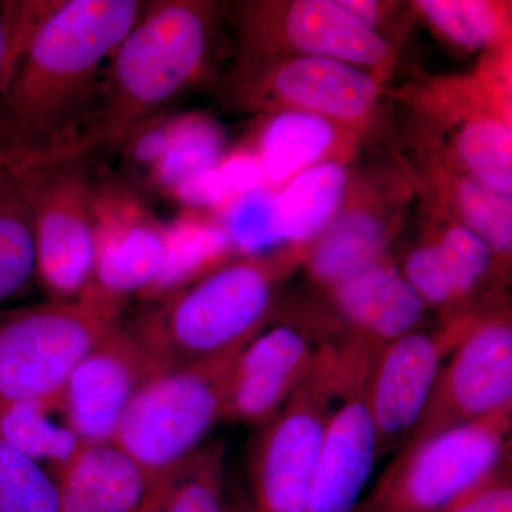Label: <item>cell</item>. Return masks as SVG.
I'll list each match as a JSON object with an SVG mask.
<instances>
[{
    "mask_svg": "<svg viewBox=\"0 0 512 512\" xmlns=\"http://www.w3.org/2000/svg\"><path fill=\"white\" fill-rule=\"evenodd\" d=\"M352 130L305 111H278L268 121L256 154L266 183L282 185L313 165L345 163L356 146Z\"/></svg>",
    "mask_w": 512,
    "mask_h": 512,
    "instance_id": "ffe728a7",
    "label": "cell"
},
{
    "mask_svg": "<svg viewBox=\"0 0 512 512\" xmlns=\"http://www.w3.org/2000/svg\"><path fill=\"white\" fill-rule=\"evenodd\" d=\"M345 165L339 161L313 165L274 194L276 228L284 247L312 244L335 220L348 195Z\"/></svg>",
    "mask_w": 512,
    "mask_h": 512,
    "instance_id": "44dd1931",
    "label": "cell"
},
{
    "mask_svg": "<svg viewBox=\"0 0 512 512\" xmlns=\"http://www.w3.org/2000/svg\"><path fill=\"white\" fill-rule=\"evenodd\" d=\"M9 62L8 2H0V89L5 80Z\"/></svg>",
    "mask_w": 512,
    "mask_h": 512,
    "instance_id": "836d02e7",
    "label": "cell"
},
{
    "mask_svg": "<svg viewBox=\"0 0 512 512\" xmlns=\"http://www.w3.org/2000/svg\"><path fill=\"white\" fill-rule=\"evenodd\" d=\"M436 512H512L511 453L491 473Z\"/></svg>",
    "mask_w": 512,
    "mask_h": 512,
    "instance_id": "1f68e13d",
    "label": "cell"
},
{
    "mask_svg": "<svg viewBox=\"0 0 512 512\" xmlns=\"http://www.w3.org/2000/svg\"><path fill=\"white\" fill-rule=\"evenodd\" d=\"M238 60L235 69L285 56L338 60L382 79L396 50L375 29L336 0L242 3L237 13Z\"/></svg>",
    "mask_w": 512,
    "mask_h": 512,
    "instance_id": "ba28073f",
    "label": "cell"
},
{
    "mask_svg": "<svg viewBox=\"0 0 512 512\" xmlns=\"http://www.w3.org/2000/svg\"><path fill=\"white\" fill-rule=\"evenodd\" d=\"M36 276L29 167L0 165V306Z\"/></svg>",
    "mask_w": 512,
    "mask_h": 512,
    "instance_id": "cb8c5ba5",
    "label": "cell"
},
{
    "mask_svg": "<svg viewBox=\"0 0 512 512\" xmlns=\"http://www.w3.org/2000/svg\"><path fill=\"white\" fill-rule=\"evenodd\" d=\"M225 447L205 444L146 495L151 512H228L224 494Z\"/></svg>",
    "mask_w": 512,
    "mask_h": 512,
    "instance_id": "4316f807",
    "label": "cell"
},
{
    "mask_svg": "<svg viewBox=\"0 0 512 512\" xmlns=\"http://www.w3.org/2000/svg\"><path fill=\"white\" fill-rule=\"evenodd\" d=\"M453 137L463 173L491 190L511 195L512 133L507 116L495 109H474L464 114Z\"/></svg>",
    "mask_w": 512,
    "mask_h": 512,
    "instance_id": "484cf974",
    "label": "cell"
},
{
    "mask_svg": "<svg viewBox=\"0 0 512 512\" xmlns=\"http://www.w3.org/2000/svg\"><path fill=\"white\" fill-rule=\"evenodd\" d=\"M59 512H138L147 484L113 443L83 446L56 478Z\"/></svg>",
    "mask_w": 512,
    "mask_h": 512,
    "instance_id": "d6986e66",
    "label": "cell"
},
{
    "mask_svg": "<svg viewBox=\"0 0 512 512\" xmlns=\"http://www.w3.org/2000/svg\"><path fill=\"white\" fill-rule=\"evenodd\" d=\"M144 0H62L10 66L0 89V165L83 154L101 70Z\"/></svg>",
    "mask_w": 512,
    "mask_h": 512,
    "instance_id": "6da1fadb",
    "label": "cell"
},
{
    "mask_svg": "<svg viewBox=\"0 0 512 512\" xmlns=\"http://www.w3.org/2000/svg\"><path fill=\"white\" fill-rule=\"evenodd\" d=\"M0 439L45 467L55 480L83 447L62 392L45 400L0 404Z\"/></svg>",
    "mask_w": 512,
    "mask_h": 512,
    "instance_id": "603a6c76",
    "label": "cell"
},
{
    "mask_svg": "<svg viewBox=\"0 0 512 512\" xmlns=\"http://www.w3.org/2000/svg\"><path fill=\"white\" fill-rule=\"evenodd\" d=\"M164 370L130 323L120 322L103 336L62 389L64 409L83 446L111 443L138 390Z\"/></svg>",
    "mask_w": 512,
    "mask_h": 512,
    "instance_id": "5bb4252c",
    "label": "cell"
},
{
    "mask_svg": "<svg viewBox=\"0 0 512 512\" xmlns=\"http://www.w3.org/2000/svg\"><path fill=\"white\" fill-rule=\"evenodd\" d=\"M512 407V322L507 303L495 298L478 312L448 356L419 420L397 448L410 450L440 431Z\"/></svg>",
    "mask_w": 512,
    "mask_h": 512,
    "instance_id": "30bf717a",
    "label": "cell"
},
{
    "mask_svg": "<svg viewBox=\"0 0 512 512\" xmlns=\"http://www.w3.org/2000/svg\"><path fill=\"white\" fill-rule=\"evenodd\" d=\"M338 387V346L325 342L301 386L261 426L249 458L254 512H308Z\"/></svg>",
    "mask_w": 512,
    "mask_h": 512,
    "instance_id": "5b68a950",
    "label": "cell"
},
{
    "mask_svg": "<svg viewBox=\"0 0 512 512\" xmlns=\"http://www.w3.org/2000/svg\"><path fill=\"white\" fill-rule=\"evenodd\" d=\"M512 407L396 453L353 512H436L511 453Z\"/></svg>",
    "mask_w": 512,
    "mask_h": 512,
    "instance_id": "52a82bcc",
    "label": "cell"
},
{
    "mask_svg": "<svg viewBox=\"0 0 512 512\" xmlns=\"http://www.w3.org/2000/svg\"><path fill=\"white\" fill-rule=\"evenodd\" d=\"M392 221L370 202L342 205L335 220L312 242L303 262L313 285L328 291L384 261Z\"/></svg>",
    "mask_w": 512,
    "mask_h": 512,
    "instance_id": "ac0fdd59",
    "label": "cell"
},
{
    "mask_svg": "<svg viewBox=\"0 0 512 512\" xmlns=\"http://www.w3.org/2000/svg\"><path fill=\"white\" fill-rule=\"evenodd\" d=\"M414 8L437 32L464 49H493L507 39V12L497 3L419 0Z\"/></svg>",
    "mask_w": 512,
    "mask_h": 512,
    "instance_id": "f1b7e54d",
    "label": "cell"
},
{
    "mask_svg": "<svg viewBox=\"0 0 512 512\" xmlns=\"http://www.w3.org/2000/svg\"><path fill=\"white\" fill-rule=\"evenodd\" d=\"M120 315L84 298L0 309V404L57 396L83 356L119 325Z\"/></svg>",
    "mask_w": 512,
    "mask_h": 512,
    "instance_id": "8992f818",
    "label": "cell"
},
{
    "mask_svg": "<svg viewBox=\"0 0 512 512\" xmlns=\"http://www.w3.org/2000/svg\"><path fill=\"white\" fill-rule=\"evenodd\" d=\"M217 6L200 0L146 2L101 70L83 154L120 151L144 121L167 111L208 72Z\"/></svg>",
    "mask_w": 512,
    "mask_h": 512,
    "instance_id": "7a4b0ae2",
    "label": "cell"
},
{
    "mask_svg": "<svg viewBox=\"0 0 512 512\" xmlns=\"http://www.w3.org/2000/svg\"><path fill=\"white\" fill-rule=\"evenodd\" d=\"M309 245L241 255L153 301L131 328L163 369L244 349L264 332L282 286L303 265Z\"/></svg>",
    "mask_w": 512,
    "mask_h": 512,
    "instance_id": "3957f363",
    "label": "cell"
},
{
    "mask_svg": "<svg viewBox=\"0 0 512 512\" xmlns=\"http://www.w3.org/2000/svg\"><path fill=\"white\" fill-rule=\"evenodd\" d=\"M238 255L224 221L187 210L167 224V255L163 274L144 296L153 302L181 291Z\"/></svg>",
    "mask_w": 512,
    "mask_h": 512,
    "instance_id": "7402d4cb",
    "label": "cell"
},
{
    "mask_svg": "<svg viewBox=\"0 0 512 512\" xmlns=\"http://www.w3.org/2000/svg\"><path fill=\"white\" fill-rule=\"evenodd\" d=\"M319 309L330 342L376 356L419 329L426 305L389 259L333 286Z\"/></svg>",
    "mask_w": 512,
    "mask_h": 512,
    "instance_id": "2e32d148",
    "label": "cell"
},
{
    "mask_svg": "<svg viewBox=\"0 0 512 512\" xmlns=\"http://www.w3.org/2000/svg\"><path fill=\"white\" fill-rule=\"evenodd\" d=\"M372 360L339 350V406L330 414L308 512H353L359 504L377 460L376 431L366 404Z\"/></svg>",
    "mask_w": 512,
    "mask_h": 512,
    "instance_id": "9a60e30c",
    "label": "cell"
},
{
    "mask_svg": "<svg viewBox=\"0 0 512 512\" xmlns=\"http://www.w3.org/2000/svg\"><path fill=\"white\" fill-rule=\"evenodd\" d=\"M484 306L443 319L436 329L413 330L377 353L366 383L377 458L399 448L406 439L423 412L441 367Z\"/></svg>",
    "mask_w": 512,
    "mask_h": 512,
    "instance_id": "4fadbf2b",
    "label": "cell"
},
{
    "mask_svg": "<svg viewBox=\"0 0 512 512\" xmlns=\"http://www.w3.org/2000/svg\"><path fill=\"white\" fill-rule=\"evenodd\" d=\"M225 92L242 111H305L355 131L375 114L382 79L338 60L289 56L234 69Z\"/></svg>",
    "mask_w": 512,
    "mask_h": 512,
    "instance_id": "8fae6325",
    "label": "cell"
},
{
    "mask_svg": "<svg viewBox=\"0 0 512 512\" xmlns=\"http://www.w3.org/2000/svg\"><path fill=\"white\" fill-rule=\"evenodd\" d=\"M224 224L238 255L262 254L282 248L276 228L274 194L251 192L229 205Z\"/></svg>",
    "mask_w": 512,
    "mask_h": 512,
    "instance_id": "4dcf8cb0",
    "label": "cell"
},
{
    "mask_svg": "<svg viewBox=\"0 0 512 512\" xmlns=\"http://www.w3.org/2000/svg\"><path fill=\"white\" fill-rule=\"evenodd\" d=\"M93 225V278L82 298L121 311L131 296L143 299L163 274L167 224L127 181L96 170Z\"/></svg>",
    "mask_w": 512,
    "mask_h": 512,
    "instance_id": "7c38bea8",
    "label": "cell"
},
{
    "mask_svg": "<svg viewBox=\"0 0 512 512\" xmlns=\"http://www.w3.org/2000/svg\"><path fill=\"white\" fill-rule=\"evenodd\" d=\"M444 194L460 224L470 229L493 252L497 264L507 271L512 249L511 195L491 190L460 171L444 174Z\"/></svg>",
    "mask_w": 512,
    "mask_h": 512,
    "instance_id": "83f0119b",
    "label": "cell"
},
{
    "mask_svg": "<svg viewBox=\"0 0 512 512\" xmlns=\"http://www.w3.org/2000/svg\"><path fill=\"white\" fill-rule=\"evenodd\" d=\"M400 271L426 308L446 312L443 319L484 305L474 296L491 275H504L490 248L456 222L417 245Z\"/></svg>",
    "mask_w": 512,
    "mask_h": 512,
    "instance_id": "e0dca14e",
    "label": "cell"
},
{
    "mask_svg": "<svg viewBox=\"0 0 512 512\" xmlns=\"http://www.w3.org/2000/svg\"><path fill=\"white\" fill-rule=\"evenodd\" d=\"M173 119L174 114L165 111L140 124L120 148L126 163L146 175L167 150Z\"/></svg>",
    "mask_w": 512,
    "mask_h": 512,
    "instance_id": "d6a6232c",
    "label": "cell"
},
{
    "mask_svg": "<svg viewBox=\"0 0 512 512\" xmlns=\"http://www.w3.org/2000/svg\"><path fill=\"white\" fill-rule=\"evenodd\" d=\"M36 276L47 301H79L94 269V156L76 154L29 167Z\"/></svg>",
    "mask_w": 512,
    "mask_h": 512,
    "instance_id": "9c48e42d",
    "label": "cell"
},
{
    "mask_svg": "<svg viewBox=\"0 0 512 512\" xmlns=\"http://www.w3.org/2000/svg\"><path fill=\"white\" fill-rule=\"evenodd\" d=\"M138 512H151L150 507H148L146 501H144L143 505H141L140 511Z\"/></svg>",
    "mask_w": 512,
    "mask_h": 512,
    "instance_id": "e575fe53",
    "label": "cell"
},
{
    "mask_svg": "<svg viewBox=\"0 0 512 512\" xmlns=\"http://www.w3.org/2000/svg\"><path fill=\"white\" fill-rule=\"evenodd\" d=\"M241 350L164 370L131 400L111 443L140 468L147 494L194 454L222 420Z\"/></svg>",
    "mask_w": 512,
    "mask_h": 512,
    "instance_id": "277c9868",
    "label": "cell"
},
{
    "mask_svg": "<svg viewBox=\"0 0 512 512\" xmlns=\"http://www.w3.org/2000/svg\"><path fill=\"white\" fill-rule=\"evenodd\" d=\"M0 512H59L52 474L0 439Z\"/></svg>",
    "mask_w": 512,
    "mask_h": 512,
    "instance_id": "f546056e",
    "label": "cell"
},
{
    "mask_svg": "<svg viewBox=\"0 0 512 512\" xmlns=\"http://www.w3.org/2000/svg\"><path fill=\"white\" fill-rule=\"evenodd\" d=\"M227 144L224 127L210 114H174L167 150L144 175L148 188L173 197L188 181L214 170L227 156Z\"/></svg>",
    "mask_w": 512,
    "mask_h": 512,
    "instance_id": "d4e9b609",
    "label": "cell"
}]
</instances>
